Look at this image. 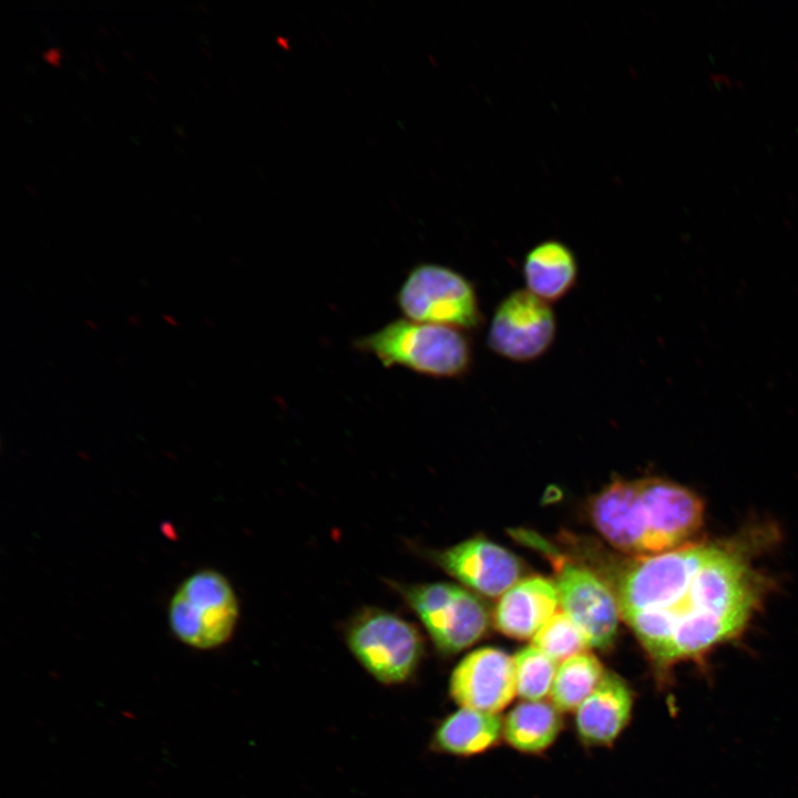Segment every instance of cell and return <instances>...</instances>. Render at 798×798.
<instances>
[{
    "label": "cell",
    "mask_w": 798,
    "mask_h": 798,
    "mask_svg": "<svg viewBox=\"0 0 798 798\" xmlns=\"http://www.w3.org/2000/svg\"><path fill=\"white\" fill-rule=\"evenodd\" d=\"M579 552L662 677L740 635L760 603L763 579L736 541L688 542L648 556L592 545Z\"/></svg>",
    "instance_id": "cell-1"
},
{
    "label": "cell",
    "mask_w": 798,
    "mask_h": 798,
    "mask_svg": "<svg viewBox=\"0 0 798 798\" xmlns=\"http://www.w3.org/2000/svg\"><path fill=\"white\" fill-rule=\"evenodd\" d=\"M589 512L615 550L648 556L688 543L702 525L704 504L694 492L666 479H621L591 499Z\"/></svg>",
    "instance_id": "cell-2"
},
{
    "label": "cell",
    "mask_w": 798,
    "mask_h": 798,
    "mask_svg": "<svg viewBox=\"0 0 798 798\" xmlns=\"http://www.w3.org/2000/svg\"><path fill=\"white\" fill-rule=\"evenodd\" d=\"M352 345L357 351L372 355L385 368L402 367L431 378H461L473 361L466 331L407 318L389 321Z\"/></svg>",
    "instance_id": "cell-3"
},
{
    "label": "cell",
    "mask_w": 798,
    "mask_h": 798,
    "mask_svg": "<svg viewBox=\"0 0 798 798\" xmlns=\"http://www.w3.org/2000/svg\"><path fill=\"white\" fill-rule=\"evenodd\" d=\"M512 534L550 560L561 610L579 626L590 647L610 648L616 638L621 616L607 584L589 566L564 555L536 533L516 530Z\"/></svg>",
    "instance_id": "cell-4"
},
{
    "label": "cell",
    "mask_w": 798,
    "mask_h": 798,
    "mask_svg": "<svg viewBox=\"0 0 798 798\" xmlns=\"http://www.w3.org/2000/svg\"><path fill=\"white\" fill-rule=\"evenodd\" d=\"M239 616L236 593L218 571L203 569L182 581L167 608L172 634L184 645L208 651L229 641Z\"/></svg>",
    "instance_id": "cell-5"
},
{
    "label": "cell",
    "mask_w": 798,
    "mask_h": 798,
    "mask_svg": "<svg viewBox=\"0 0 798 798\" xmlns=\"http://www.w3.org/2000/svg\"><path fill=\"white\" fill-rule=\"evenodd\" d=\"M345 636L355 658L385 685L407 682L423 656V640L417 627L381 608L366 607L354 615Z\"/></svg>",
    "instance_id": "cell-6"
},
{
    "label": "cell",
    "mask_w": 798,
    "mask_h": 798,
    "mask_svg": "<svg viewBox=\"0 0 798 798\" xmlns=\"http://www.w3.org/2000/svg\"><path fill=\"white\" fill-rule=\"evenodd\" d=\"M396 303L402 315L413 321L463 331L483 323L473 284L456 269L436 263L415 265L401 283Z\"/></svg>",
    "instance_id": "cell-7"
},
{
    "label": "cell",
    "mask_w": 798,
    "mask_h": 798,
    "mask_svg": "<svg viewBox=\"0 0 798 798\" xmlns=\"http://www.w3.org/2000/svg\"><path fill=\"white\" fill-rule=\"evenodd\" d=\"M391 585L419 617L437 649L451 655L473 645L485 633L489 614L483 602L446 582Z\"/></svg>",
    "instance_id": "cell-8"
},
{
    "label": "cell",
    "mask_w": 798,
    "mask_h": 798,
    "mask_svg": "<svg viewBox=\"0 0 798 798\" xmlns=\"http://www.w3.org/2000/svg\"><path fill=\"white\" fill-rule=\"evenodd\" d=\"M556 336L551 304L526 288L508 294L497 306L488 331V346L500 357L529 362L542 357Z\"/></svg>",
    "instance_id": "cell-9"
},
{
    "label": "cell",
    "mask_w": 798,
    "mask_h": 798,
    "mask_svg": "<svg viewBox=\"0 0 798 798\" xmlns=\"http://www.w3.org/2000/svg\"><path fill=\"white\" fill-rule=\"evenodd\" d=\"M449 693L460 707L499 714L516 696L513 657L493 647L471 652L452 671Z\"/></svg>",
    "instance_id": "cell-10"
},
{
    "label": "cell",
    "mask_w": 798,
    "mask_h": 798,
    "mask_svg": "<svg viewBox=\"0 0 798 798\" xmlns=\"http://www.w3.org/2000/svg\"><path fill=\"white\" fill-rule=\"evenodd\" d=\"M430 559L464 585L490 597L503 595L521 580L522 565L518 557L481 538L433 551Z\"/></svg>",
    "instance_id": "cell-11"
},
{
    "label": "cell",
    "mask_w": 798,
    "mask_h": 798,
    "mask_svg": "<svg viewBox=\"0 0 798 798\" xmlns=\"http://www.w3.org/2000/svg\"><path fill=\"white\" fill-rule=\"evenodd\" d=\"M633 703L626 682L605 672L597 687L575 710L580 739L590 746L613 744L631 720Z\"/></svg>",
    "instance_id": "cell-12"
},
{
    "label": "cell",
    "mask_w": 798,
    "mask_h": 798,
    "mask_svg": "<svg viewBox=\"0 0 798 798\" xmlns=\"http://www.w3.org/2000/svg\"><path fill=\"white\" fill-rule=\"evenodd\" d=\"M559 604L553 581L541 576L523 579L501 595L494 611V625L509 637L532 638Z\"/></svg>",
    "instance_id": "cell-13"
},
{
    "label": "cell",
    "mask_w": 798,
    "mask_h": 798,
    "mask_svg": "<svg viewBox=\"0 0 798 798\" xmlns=\"http://www.w3.org/2000/svg\"><path fill=\"white\" fill-rule=\"evenodd\" d=\"M522 274L526 289L551 304L575 286L579 266L569 246L557 239H546L526 253Z\"/></svg>",
    "instance_id": "cell-14"
},
{
    "label": "cell",
    "mask_w": 798,
    "mask_h": 798,
    "mask_svg": "<svg viewBox=\"0 0 798 798\" xmlns=\"http://www.w3.org/2000/svg\"><path fill=\"white\" fill-rule=\"evenodd\" d=\"M503 736L500 714L460 707L448 715L436 728L431 747L454 756L484 753Z\"/></svg>",
    "instance_id": "cell-15"
},
{
    "label": "cell",
    "mask_w": 798,
    "mask_h": 798,
    "mask_svg": "<svg viewBox=\"0 0 798 798\" xmlns=\"http://www.w3.org/2000/svg\"><path fill=\"white\" fill-rule=\"evenodd\" d=\"M562 728V713L551 702L523 700L503 720V737L521 753L539 754L556 740Z\"/></svg>",
    "instance_id": "cell-16"
},
{
    "label": "cell",
    "mask_w": 798,
    "mask_h": 798,
    "mask_svg": "<svg viewBox=\"0 0 798 798\" xmlns=\"http://www.w3.org/2000/svg\"><path fill=\"white\" fill-rule=\"evenodd\" d=\"M605 671L598 658L589 651L559 664L550 702L561 712H573L592 694Z\"/></svg>",
    "instance_id": "cell-17"
},
{
    "label": "cell",
    "mask_w": 798,
    "mask_h": 798,
    "mask_svg": "<svg viewBox=\"0 0 798 798\" xmlns=\"http://www.w3.org/2000/svg\"><path fill=\"white\" fill-rule=\"evenodd\" d=\"M516 695L523 700H544L550 696L559 663L530 645L514 656Z\"/></svg>",
    "instance_id": "cell-18"
},
{
    "label": "cell",
    "mask_w": 798,
    "mask_h": 798,
    "mask_svg": "<svg viewBox=\"0 0 798 798\" xmlns=\"http://www.w3.org/2000/svg\"><path fill=\"white\" fill-rule=\"evenodd\" d=\"M531 645L559 664L591 648L582 631L562 610L556 611L536 632Z\"/></svg>",
    "instance_id": "cell-19"
},
{
    "label": "cell",
    "mask_w": 798,
    "mask_h": 798,
    "mask_svg": "<svg viewBox=\"0 0 798 798\" xmlns=\"http://www.w3.org/2000/svg\"><path fill=\"white\" fill-rule=\"evenodd\" d=\"M42 57L48 61V63L59 66V57H60V50L57 47H51L48 50H45L42 53Z\"/></svg>",
    "instance_id": "cell-20"
},
{
    "label": "cell",
    "mask_w": 798,
    "mask_h": 798,
    "mask_svg": "<svg viewBox=\"0 0 798 798\" xmlns=\"http://www.w3.org/2000/svg\"><path fill=\"white\" fill-rule=\"evenodd\" d=\"M163 319H164L166 323H168L171 326H177V325H178L177 320H176L174 317H172L171 315H163Z\"/></svg>",
    "instance_id": "cell-21"
},
{
    "label": "cell",
    "mask_w": 798,
    "mask_h": 798,
    "mask_svg": "<svg viewBox=\"0 0 798 798\" xmlns=\"http://www.w3.org/2000/svg\"><path fill=\"white\" fill-rule=\"evenodd\" d=\"M145 74L151 81L156 82V79L150 73V71H145Z\"/></svg>",
    "instance_id": "cell-22"
},
{
    "label": "cell",
    "mask_w": 798,
    "mask_h": 798,
    "mask_svg": "<svg viewBox=\"0 0 798 798\" xmlns=\"http://www.w3.org/2000/svg\"><path fill=\"white\" fill-rule=\"evenodd\" d=\"M88 326H90L92 329H98L96 325H94L91 320L85 321Z\"/></svg>",
    "instance_id": "cell-23"
},
{
    "label": "cell",
    "mask_w": 798,
    "mask_h": 798,
    "mask_svg": "<svg viewBox=\"0 0 798 798\" xmlns=\"http://www.w3.org/2000/svg\"><path fill=\"white\" fill-rule=\"evenodd\" d=\"M98 29H99L102 33H104V34L106 33V29H105L103 25L98 24Z\"/></svg>",
    "instance_id": "cell-24"
},
{
    "label": "cell",
    "mask_w": 798,
    "mask_h": 798,
    "mask_svg": "<svg viewBox=\"0 0 798 798\" xmlns=\"http://www.w3.org/2000/svg\"><path fill=\"white\" fill-rule=\"evenodd\" d=\"M122 53L129 59L132 60V57L129 54L126 50H123Z\"/></svg>",
    "instance_id": "cell-25"
},
{
    "label": "cell",
    "mask_w": 798,
    "mask_h": 798,
    "mask_svg": "<svg viewBox=\"0 0 798 798\" xmlns=\"http://www.w3.org/2000/svg\"><path fill=\"white\" fill-rule=\"evenodd\" d=\"M174 130H175L176 132H178V135L184 136V134H183V132L181 131L180 127L174 126Z\"/></svg>",
    "instance_id": "cell-26"
},
{
    "label": "cell",
    "mask_w": 798,
    "mask_h": 798,
    "mask_svg": "<svg viewBox=\"0 0 798 798\" xmlns=\"http://www.w3.org/2000/svg\"><path fill=\"white\" fill-rule=\"evenodd\" d=\"M95 65H96L102 72H104V69L101 66V64L99 63V61H95Z\"/></svg>",
    "instance_id": "cell-27"
},
{
    "label": "cell",
    "mask_w": 798,
    "mask_h": 798,
    "mask_svg": "<svg viewBox=\"0 0 798 798\" xmlns=\"http://www.w3.org/2000/svg\"><path fill=\"white\" fill-rule=\"evenodd\" d=\"M40 28H41V30H42L43 32H45V33H47V35H49V32H48V30H47V29H45V28H44L43 25H41Z\"/></svg>",
    "instance_id": "cell-28"
},
{
    "label": "cell",
    "mask_w": 798,
    "mask_h": 798,
    "mask_svg": "<svg viewBox=\"0 0 798 798\" xmlns=\"http://www.w3.org/2000/svg\"><path fill=\"white\" fill-rule=\"evenodd\" d=\"M198 6L202 8V10H205V11H206V8H205V6H204L202 2H198Z\"/></svg>",
    "instance_id": "cell-29"
},
{
    "label": "cell",
    "mask_w": 798,
    "mask_h": 798,
    "mask_svg": "<svg viewBox=\"0 0 798 798\" xmlns=\"http://www.w3.org/2000/svg\"><path fill=\"white\" fill-rule=\"evenodd\" d=\"M146 96H147L153 103H155V101H154V99H153V96H152L151 94H146Z\"/></svg>",
    "instance_id": "cell-30"
},
{
    "label": "cell",
    "mask_w": 798,
    "mask_h": 798,
    "mask_svg": "<svg viewBox=\"0 0 798 798\" xmlns=\"http://www.w3.org/2000/svg\"><path fill=\"white\" fill-rule=\"evenodd\" d=\"M201 50H202V52H203L204 54H206V55L208 57L207 51H206L203 47H201Z\"/></svg>",
    "instance_id": "cell-31"
}]
</instances>
